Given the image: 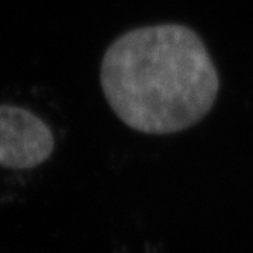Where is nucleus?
I'll return each mask as SVG.
<instances>
[{
    "label": "nucleus",
    "mask_w": 253,
    "mask_h": 253,
    "mask_svg": "<svg viewBox=\"0 0 253 253\" xmlns=\"http://www.w3.org/2000/svg\"><path fill=\"white\" fill-rule=\"evenodd\" d=\"M100 81L116 116L152 135L197 124L219 89L201 38L179 24L136 28L120 37L104 54Z\"/></svg>",
    "instance_id": "obj_1"
},
{
    "label": "nucleus",
    "mask_w": 253,
    "mask_h": 253,
    "mask_svg": "<svg viewBox=\"0 0 253 253\" xmlns=\"http://www.w3.org/2000/svg\"><path fill=\"white\" fill-rule=\"evenodd\" d=\"M54 151L49 126L31 111L0 104V166L33 169Z\"/></svg>",
    "instance_id": "obj_2"
}]
</instances>
